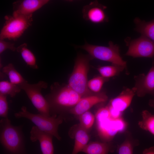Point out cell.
I'll return each instance as SVG.
<instances>
[{
    "label": "cell",
    "mask_w": 154,
    "mask_h": 154,
    "mask_svg": "<svg viewBox=\"0 0 154 154\" xmlns=\"http://www.w3.org/2000/svg\"><path fill=\"white\" fill-rule=\"evenodd\" d=\"M0 141L3 147L11 154L22 152L24 141L21 127L13 125L6 118L0 120Z\"/></svg>",
    "instance_id": "6da1fadb"
},
{
    "label": "cell",
    "mask_w": 154,
    "mask_h": 154,
    "mask_svg": "<svg viewBox=\"0 0 154 154\" xmlns=\"http://www.w3.org/2000/svg\"><path fill=\"white\" fill-rule=\"evenodd\" d=\"M92 58L89 55L78 54L68 80V85L82 97L91 95L88 86L87 75Z\"/></svg>",
    "instance_id": "7a4b0ae2"
},
{
    "label": "cell",
    "mask_w": 154,
    "mask_h": 154,
    "mask_svg": "<svg viewBox=\"0 0 154 154\" xmlns=\"http://www.w3.org/2000/svg\"><path fill=\"white\" fill-rule=\"evenodd\" d=\"M51 88V93L45 97L49 104L50 112L52 110H60L72 108L82 98L68 85L58 87L56 84Z\"/></svg>",
    "instance_id": "3957f363"
},
{
    "label": "cell",
    "mask_w": 154,
    "mask_h": 154,
    "mask_svg": "<svg viewBox=\"0 0 154 154\" xmlns=\"http://www.w3.org/2000/svg\"><path fill=\"white\" fill-rule=\"evenodd\" d=\"M15 116L17 118H25L30 120L40 129L51 134L58 140L61 139L58 129L63 122V118L61 116L55 115L48 116L40 114H33L29 112L25 106L15 113Z\"/></svg>",
    "instance_id": "277c9868"
},
{
    "label": "cell",
    "mask_w": 154,
    "mask_h": 154,
    "mask_svg": "<svg viewBox=\"0 0 154 154\" xmlns=\"http://www.w3.org/2000/svg\"><path fill=\"white\" fill-rule=\"evenodd\" d=\"M32 16L13 12L11 15H5V22L0 33V39L17 40L32 25Z\"/></svg>",
    "instance_id": "5b68a950"
},
{
    "label": "cell",
    "mask_w": 154,
    "mask_h": 154,
    "mask_svg": "<svg viewBox=\"0 0 154 154\" xmlns=\"http://www.w3.org/2000/svg\"><path fill=\"white\" fill-rule=\"evenodd\" d=\"M108 46L94 45L87 42L79 47L85 50L92 58L111 62L113 65L120 66L125 68L126 62L124 60L119 53V47L110 41Z\"/></svg>",
    "instance_id": "8992f818"
},
{
    "label": "cell",
    "mask_w": 154,
    "mask_h": 154,
    "mask_svg": "<svg viewBox=\"0 0 154 154\" xmlns=\"http://www.w3.org/2000/svg\"><path fill=\"white\" fill-rule=\"evenodd\" d=\"M18 85L25 92L39 114L46 116H51L49 104L41 92L42 89L47 88L46 82L40 81L36 84H30L27 81Z\"/></svg>",
    "instance_id": "52a82bcc"
},
{
    "label": "cell",
    "mask_w": 154,
    "mask_h": 154,
    "mask_svg": "<svg viewBox=\"0 0 154 154\" xmlns=\"http://www.w3.org/2000/svg\"><path fill=\"white\" fill-rule=\"evenodd\" d=\"M96 119L98 135L105 142L111 141L118 132L123 131L126 127L125 121L121 117L114 119L109 116Z\"/></svg>",
    "instance_id": "ba28073f"
},
{
    "label": "cell",
    "mask_w": 154,
    "mask_h": 154,
    "mask_svg": "<svg viewBox=\"0 0 154 154\" xmlns=\"http://www.w3.org/2000/svg\"><path fill=\"white\" fill-rule=\"evenodd\" d=\"M125 55L133 58H153L154 57V42L141 35L139 38L130 41Z\"/></svg>",
    "instance_id": "9c48e42d"
},
{
    "label": "cell",
    "mask_w": 154,
    "mask_h": 154,
    "mask_svg": "<svg viewBox=\"0 0 154 154\" xmlns=\"http://www.w3.org/2000/svg\"><path fill=\"white\" fill-rule=\"evenodd\" d=\"M134 89L135 94L139 97H144L147 94L154 96V65L152 66L147 73H142L135 76Z\"/></svg>",
    "instance_id": "30bf717a"
},
{
    "label": "cell",
    "mask_w": 154,
    "mask_h": 154,
    "mask_svg": "<svg viewBox=\"0 0 154 154\" xmlns=\"http://www.w3.org/2000/svg\"><path fill=\"white\" fill-rule=\"evenodd\" d=\"M106 8L98 1L91 2L84 7L82 10L83 17L85 20L94 24L107 22L108 17L104 11Z\"/></svg>",
    "instance_id": "8fae6325"
},
{
    "label": "cell",
    "mask_w": 154,
    "mask_h": 154,
    "mask_svg": "<svg viewBox=\"0 0 154 154\" xmlns=\"http://www.w3.org/2000/svg\"><path fill=\"white\" fill-rule=\"evenodd\" d=\"M108 99L107 95L100 93L92 94L82 97L78 102L70 110L72 114L79 116L88 110L94 105L106 102Z\"/></svg>",
    "instance_id": "7c38bea8"
},
{
    "label": "cell",
    "mask_w": 154,
    "mask_h": 154,
    "mask_svg": "<svg viewBox=\"0 0 154 154\" xmlns=\"http://www.w3.org/2000/svg\"><path fill=\"white\" fill-rule=\"evenodd\" d=\"M30 133V139L32 142L39 141L42 154H54L52 135L41 130L35 126L32 127Z\"/></svg>",
    "instance_id": "4fadbf2b"
},
{
    "label": "cell",
    "mask_w": 154,
    "mask_h": 154,
    "mask_svg": "<svg viewBox=\"0 0 154 154\" xmlns=\"http://www.w3.org/2000/svg\"><path fill=\"white\" fill-rule=\"evenodd\" d=\"M48 0H19L13 3V12L27 16L33 13L47 4Z\"/></svg>",
    "instance_id": "5bb4252c"
},
{
    "label": "cell",
    "mask_w": 154,
    "mask_h": 154,
    "mask_svg": "<svg viewBox=\"0 0 154 154\" xmlns=\"http://www.w3.org/2000/svg\"><path fill=\"white\" fill-rule=\"evenodd\" d=\"M135 94L133 88H125L117 96L111 100L108 106L122 112L129 106Z\"/></svg>",
    "instance_id": "9a60e30c"
},
{
    "label": "cell",
    "mask_w": 154,
    "mask_h": 154,
    "mask_svg": "<svg viewBox=\"0 0 154 154\" xmlns=\"http://www.w3.org/2000/svg\"><path fill=\"white\" fill-rule=\"evenodd\" d=\"M75 142L72 154H77L82 152L88 144L90 139L88 131L79 124L77 125L74 132Z\"/></svg>",
    "instance_id": "2e32d148"
},
{
    "label": "cell",
    "mask_w": 154,
    "mask_h": 154,
    "mask_svg": "<svg viewBox=\"0 0 154 154\" xmlns=\"http://www.w3.org/2000/svg\"><path fill=\"white\" fill-rule=\"evenodd\" d=\"M114 149L108 142H92L88 143L82 152L86 154H108L113 152Z\"/></svg>",
    "instance_id": "e0dca14e"
},
{
    "label": "cell",
    "mask_w": 154,
    "mask_h": 154,
    "mask_svg": "<svg viewBox=\"0 0 154 154\" xmlns=\"http://www.w3.org/2000/svg\"><path fill=\"white\" fill-rule=\"evenodd\" d=\"M136 25L135 30L154 42V19L146 22L136 17L134 20Z\"/></svg>",
    "instance_id": "ac0fdd59"
},
{
    "label": "cell",
    "mask_w": 154,
    "mask_h": 154,
    "mask_svg": "<svg viewBox=\"0 0 154 154\" xmlns=\"http://www.w3.org/2000/svg\"><path fill=\"white\" fill-rule=\"evenodd\" d=\"M16 51L20 53L27 65L34 69H37L38 67L36 58L32 52L27 48V44L24 43L17 48Z\"/></svg>",
    "instance_id": "d6986e66"
},
{
    "label": "cell",
    "mask_w": 154,
    "mask_h": 154,
    "mask_svg": "<svg viewBox=\"0 0 154 154\" xmlns=\"http://www.w3.org/2000/svg\"><path fill=\"white\" fill-rule=\"evenodd\" d=\"M2 72L9 77L10 82L19 85L27 82L16 70L13 64L9 63L3 67Z\"/></svg>",
    "instance_id": "ffe728a7"
},
{
    "label": "cell",
    "mask_w": 154,
    "mask_h": 154,
    "mask_svg": "<svg viewBox=\"0 0 154 154\" xmlns=\"http://www.w3.org/2000/svg\"><path fill=\"white\" fill-rule=\"evenodd\" d=\"M142 119L138 123L140 127L154 135V114L147 110L142 112Z\"/></svg>",
    "instance_id": "44dd1931"
},
{
    "label": "cell",
    "mask_w": 154,
    "mask_h": 154,
    "mask_svg": "<svg viewBox=\"0 0 154 154\" xmlns=\"http://www.w3.org/2000/svg\"><path fill=\"white\" fill-rule=\"evenodd\" d=\"M125 68L121 66L112 64V65L99 66L97 69L101 76L108 79L119 74Z\"/></svg>",
    "instance_id": "7402d4cb"
},
{
    "label": "cell",
    "mask_w": 154,
    "mask_h": 154,
    "mask_svg": "<svg viewBox=\"0 0 154 154\" xmlns=\"http://www.w3.org/2000/svg\"><path fill=\"white\" fill-rule=\"evenodd\" d=\"M21 90V89L18 85L7 81L0 82V94L9 95L11 97H13L20 92Z\"/></svg>",
    "instance_id": "603a6c76"
},
{
    "label": "cell",
    "mask_w": 154,
    "mask_h": 154,
    "mask_svg": "<svg viewBox=\"0 0 154 154\" xmlns=\"http://www.w3.org/2000/svg\"><path fill=\"white\" fill-rule=\"evenodd\" d=\"M80 125L88 131L92 127L95 119L94 115L89 111L79 116Z\"/></svg>",
    "instance_id": "cb8c5ba5"
},
{
    "label": "cell",
    "mask_w": 154,
    "mask_h": 154,
    "mask_svg": "<svg viewBox=\"0 0 154 154\" xmlns=\"http://www.w3.org/2000/svg\"><path fill=\"white\" fill-rule=\"evenodd\" d=\"M130 137H127L117 149L118 154H133L134 147L137 143L133 141Z\"/></svg>",
    "instance_id": "d4e9b609"
},
{
    "label": "cell",
    "mask_w": 154,
    "mask_h": 154,
    "mask_svg": "<svg viewBox=\"0 0 154 154\" xmlns=\"http://www.w3.org/2000/svg\"><path fill=\"white\" fill-rule=\"evenodd\" d=\"M108 79L101 76L94 77L88 81V88L92 92L98 93L100 92L104 83Z\"/></svg>",
    "instance_id": "484cf974"
},
{
    "label": "cell",
    "mask_w": 154,
    "mask_h": 154,
    "mask_svg": "<svg viewBox=\"0 0 154 154\" xmlns=\"http://www.w3.org/2000/svg\"><path fill=\"white\" fill-rule=\"evenodd\" d=\"M7 96V95L0 94V116L3 118H8L9 108Z\"/></svg>",
    "instance_id": "4316f807"
},
{
    "label": "cell",
    "mask_w": 154,
    "mask_h": 154,
    "mask_svg": "<svg viewBox=\"0 0 154 154\" xmlns=\"http://www.w3.org/2000/svg\"><path fill=\"white\" fill-rule=\"evenodd\" d=\"M14 44L5 41L4 40L0 39V54L7 49H9L13 51H16L17 48L14 46Z\"/></svg>",
    "instance_id": "83f0119b"
},
{
    "label": "cell",
    "mask_w": 154,
    "mask_h": 154,
    "mask_svg": "<svg viewBox=\"0 0 154 154\" xmlns=\"http://www.w3.org/2000/svg\"><path fill=\"white\" fill-rule=\"evenodd\" d=\"M111 117L114 119H116L121 117V112L119 111L112 107L108 106Z\"/></svg>",
    "instance_id": "f1b7e54d"
},
{
    "label": "cell",
    "mask_w": 154,
    "mask_h": 154,
    "mask_svg": "<svg viewBox=\"0 0 154 154\" xmlns=\"http://www.w3.org/2000/svg\"><path fill=\"white\" fill-rule=\"evenodd\" d=\"M142 154H154V146L145 149Z\"/></svg>",
    "instance_id": "f546056e"
},
{
    "label": "cell",
    "mask_w": 154,
    "mask_h": 154,
    "mask_svg": "<svg viewBox=\"0 0 154 154\" xmlns=\"http://www.w3.org/2000/svg\"><path fill=\"white\" fill-rule=\"evenodd\" d=\"M149 104L151 107L154 108V98L149 100Z\"/></svg>",
    "instance_id": "4dcf8cb0"
}]
</instances>
